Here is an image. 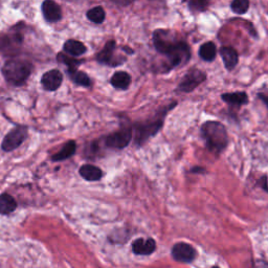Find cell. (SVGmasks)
<instances>
[{
  "label": "cell",
  "mask_w": 268,
  "mask_h": 268,
  "mask_svg": "<svg viewBox=\"0 0 268 268\" xmlns=\"http://www.w3.org/2000/svg\"><path fill=\"white\" fill-rule=\"evenodd\" d=\"M170 31L159 29L154 31L153 42L157 52L167 56L169 69L183 64L190 60V49L185 42L175 41L170 37Z\"/></svg>",
  "instance_id": "6da1fadb"
},
{
  "label": "cell",
  "mask_w": 268,
  "mask_h": 268,
  "mask_svg": "<svg viewBox=\"0 0 268 268\" xmlns=\"http://www.w3.org/2000/svg\"><path fill=\"white\" fill-rule=\"evenodd\" d=\"M201 133L203 138L206 139L207 148L211 152L220 153L227 146V132L221 123L214 121L204 123L201 127Z\"/></svg>",
  "instance_id": "7a4b0ae2"
},
{
  "label": "cell",
  "mask_w": 268,
  "mask_h": 268,
  "mask_svg": "<svg viewBox=\"0 0 268 268\" xmlns=\"http://www.w3.org/2000/svg\"><path fill=\"white\" fill-rule=\"evenodd\" d=\"M31 72V64L25 60H9L3 67L6 81L14 86L23 85Z\"/></svg>",
  "instance_id": "3957f363"
},
{
  "label": "cell",
  "mask_w": 268,
  "mask_h": 268,
  "mask_svg": "<svg viewBox=\"0 0 268 268\" xmlns=\"http://www.w3.org/2000/svg\"><path fill=\"white\" fill-rule=\"evenodd\" d=\"M207 74L203 71L193 68L191 70H188L186 74L183 76L182 80L180 81L177 90L181 92H191L195 88H197L202 82L206 81Z\"/></svg>",
  "instance_id": "277c9868"
},
{
  "label": "cell",
  "mask_w": 268,
  "mask_h": 268,
  "mask_svg": "<svg viewBox=\"0 0 268 268\" xmlns=\"http://www.w3.org/2000/svg\"><path fill=\"white\" fill-rule=\"evenodd\" d=\"M27 129L24 126H17L14 129H12L4 138L2 148L6 152H11L15 149H17L26 137Z\"/></svg>",
  "instance_id": "5b68a950"
},
{
  "label": "cell",
  "mask_w": 268,
  "mask_h": 268,
  "mask_svg": "<svg viewBox=\"0 0 268 268\" xmlns=\"http://www.w3.org/2000/svg\"><path fill=\"white\" fill-rule=\"evenodd\" d=\"M132 137V132L129 128H123L106 137V146L112 149H123L127 147Z\"/></svg>",
  "instance_id": "8992f818"
},
{
  "label": "cell",
  "mask_w": 268,
  "mask_h": 268,
  "mask_svg": "<svg viewBox=\"0 0 268 268\" xmlns=\"http://www.w3.org/2000/svg\"><path fill=\"white\" fill-rule=\"evenodd\" d=\"M172 256L173 259L181 263H190L193 262L197 256L196 249L187 243L180 242L176 243L172 247Z\"/></svg>",
  "instance_id": "52a82bcc"
},
{
  "label": "cell",
  "mask_w": 268,
  "mask_h": 268,
  "mask_svg": "<svg viewBox=\"0 0 268 268\" xmlns=\"http://www.w3.org/2000/svg\"><path fill=\"white\" fill-rule=\"evenodd\" d=\"M163 126V121H155L153 123L145 124V125H139L136 126V143L137 144H143L145 141L157 133Z\"/></svg>",
  "instance_id": "ba28073f"
},
{
  "label": "cell",
  "mask_w": 268,
  "mask_h": 268,
  "mask_svg": "<svg viewBox=\"0 0 268 268\" xmlns=\"http://www.w3.org/2000/svg\"><path fill=\"white\" fill-rule=\"evenodd\" d=\"M63 82V75L58 69H53L43 74L41 84L45 90L55 91L57 90Z\"/></svg>",
  "instance_id": "9c48e42d"
},
{
  "label": "cell",
  "mask_w": 268,
  "mask_h": 268,
  "mask_svg": "<svg viewBox=\"0 0 268 268\" xmlns=\"http://www.w3.org/2000/svg\"><path fill=\"white\" fill-rule=\"evenodd\" d=\"M156 249V242L151 239H143L139 238L133 241L132 243V250L135 255L139 256H148L153 254Z\"/></svg>",
  "instance_id": "30bf717a"
},
{
  "label": "cell",
  "mask_w": 268,
  "mask_h": 268,
  "mask_svg": "<svg viewBox=\"0 0 268 268\" xmlns=\"http://www.w3.org/2000/svg\"><path fill=\"white\" fill-rule=\"evenodd\" d=\"M116 42L109 41L106 43L104 49L98 54L97 59L102 64L116 66L119 65V63L114 59V51H116Z\"/></svg>",
  "instance_id": "8fae6325"
},
{
  "label": "cell",
  "mask_w": 268,
  "mask_h": 268,
  "mask_svg": "<svg viewBox=\"0 0 268 268\" xmlns=\"http://www.w3.org/2000/svg\"><path fill=\"white\" fill-rule=\"evenodd\" d=\"M42 13L44 18L50 22H57L62 18L61 8L53 0H45L42 5Z\"/></svg>",
  "instance_id": "7c38bea8"
},
{
  "label": "cell",
  "mask_w": 268,
  "mask_h": 268,
  "mask_svg": "<svg viewBox=\"0 0 268 268\" xmlns=\"http://www.w3.org/2000/svg\"><path fill=\"white\" fill-rule=\"evenodd\" d=\"M220 55H221V58L223 60L226 69L232 70L238 64L239 57L237 52H236L233 47L229 46L221 47V50H220Z\"/></svg>",
  "instance_id": "4fadbf2b"
},
{
  "label": "cell",
  "mask_w": 268,
  "mask_h": 268,
  "mask_svg": "<svg viewBox=\"0 0 268 268\" xmlns=\"http://www.w3.org/2000/svg\"><path fill=\"white\" fill-rule=\"evenodd\" d=\"M221 99L228 105L233 107H240L248 103V96L243 91H237L234 93H224Z\"/></svg>",
  "instance_id": "5bb4252c"
},
{
  "label": "cell",
  "mask_w": 268,
  "mask_h": 268,
  "mask_svg": "<svg viewBox=\"0 0 268 268\" xmlns=\"http://www.w3.org/2000/svg\"><path fill=\"white\" fill-rule=\"evenodd\" d=\"M80 175L88 181H97L103 177V172L100 168L92 165H84L80 168Z\"/></svg>",
  "instance_id": "9a60e30c"
},
{
  "label": "cell",
  "mask_w": 268,
  "mask_h": 268,
  "mask_svg": "<svg viewBox=\"0 0 268 268\" xmlns=\"http://www.w3.org/2000/svg\"><path fill=\"white\" fill-rule=\"evenodd\" d=\"M110 83L117 89L125 90L130 86L131 75L126 71H118L112 75Z\"/></svg>",
  "instance_id": "2e32d148"
},
{
  "label": "cell",
  "mask_w": 268,
  "mask_h": 268,
  "mask_svg": "<svg viewBox=\"0 0 268 268\" xmlns=\"http://www.w3.org/2000/svg\"><path fill=\"white\" fill-rule=\"evenodd\" d=\"M64 51L73 57H79L86 53V46L76 40H67L63 46Z\"/></svg>",
  "instance_id": "e0dca14e"
},
{
  "label": "cell",
  "mask_w": 268,
  "mask_h": 268,
  "mask_svg": "<svg viewBox=\"0 0 268 268\" xmlns=\"http://www.w3.org/2000/svg\"><path fill=\"white\" fill-rule=\"evenodd\" d=\"M75 149H76V145H75V141L73 140H69L68 143H66L61 149V151H59L57 154L53 155L52 160L54 162H61V161H65L69 157H71L74 153H75Z\"/></svg>",
  "instance_id": "ac0fdd59"
},
{
  "label": "cell",
  "mask_w": 268,
  "mask_h": 268,
  "mask_svg": "<svg viewBox=\"0 0 268 268\" xmlns=\"http://www.w3.org/2000/svg\"><path fill=\"white\" fill-rule=\"evenodd\" d=\"M17 208V202L9 194L0 195V214L9 215Z\"/></svg>",
  "instance_id": "d6986e66"
},
{
  "label": "cell",
  "mask_w": 268,
  "mask_h": 268,
  "mask_svg": "<svg viewBox=\"0 0 268 268\" xmlns=\"http://www.w3.org/2000/svg\"><path fill=\"white\" fill-rule=\"evenodd\" d=\"M217 49L216 45L213 42H207L200 46L199 49V56L202 60L211 62L216 58Z\"/></svg>",
  "instance_id": "ffe728a7"
},
{
  "label": "cell",
  "mask_w": 268,
  "mask_h": 268,
  "mask_svg": "<svg viewBox=\"0 0 268 268\" xmlns=\"http://www.w3.org/2000/svg\"><path fill=\"white\" fill-rule=\"evenodd\" d=\"M68 73H69L70 79L75 84L82 85V86H85V87H89L91 85V80H90L89 76L85 72L79 71L75 68V69L68 70Z\"/></svg>",
  "instance_id": "44dd1931"
},
{
  "label": "cell",
  "mask_w": 268,
  "mask_h": 268,
  "mask_svg": "<svg viewBox=\"0 0 268 268\" xmlns=\"http://www.w3.org/2000/svg\"><path fill=\"white\" fill-rule=\"evenodd\" d=\"M105 11L102 7H97L87 12V18L94 23H102L105 20Z\"/></svg>",
  "instance_id": "7402d4cb"
},
{
  "label": "cell",
  "mask_w": 268,
  "mask_h": 268,
  "mask_svg": "<svg viewBox=\"0 0 268 268\" xmlns=\"http://www.w3.org/2000/svg\"><path fill=\"white\" fill-rule=\"evenodd\" d=\"M231 8L234 13L243 15L249 9V0H233Z\"/></svg>",
  "instance_id": "603a6c76"
},
{
  "label": "cell",
  "mask_w": 268,
  "mask_h": 268,
  "mask_svg": "<svg viewBox=\"0 0 268 268\" xmlns=\"http://www.w3.org/2000/svg\"><path fill=\"white\" fill-rule=\"evenodd\" d=\"M58 61H60L62 63H64V64H66L67 67H68V70L75 69L76 66L81 63V61H78L75 59H72L70 57H67L64 54H59L58 55Z\"/></svg>",
  "instance_id": "cb8c5ba5"
},
{
  "label": "cell",
  "mask_w": 268,
  "mask_h": 268,
  "mask_svg": "<svg viewBox=\"0 0 268 268\" xmlns=\"http://www.w3.org/2000/svg\"><path fill=\"white\" fill-rule=\"evenodd\" d=\"M188 7L193 11H203L206 10L209 4V0H186Z\"/></svg>",
  "instance_id": "d4e9b609"
},
{
  "label": "cell",
  "mask_w": 268,
  "mask_h": 268,
  "mask_svg": "<svg viewBox=\"0 0 268 268\" xmlns=\"http://www.w3.org/2000/svg\"><path fill=\"white\" fill-rule=\"evenodd\" d=\"M111 2H113L114 4H117L119 6L126 7V6L131 5L133 2H135V0H111Z\"/></svg>",
  "instance_id": "484cf974"
},
{
  "label": "cell",
  "mask_w": 268,
  "mask_h": 268,
  "mask_svg": "<svg viewBox=\"0 0 268 268\" xmlns=\"http://www.w3.org/2000/svg\"><path fill=\"white\" fill-rule=\"evenodd\" d=\"M259 98L264 102V104L268 108V92H261V93H259Z\"/></svg>",
  "instance_id": "4316f807"
},
{
  "label": "cell",
  "mask_w": 268,
  "mask_h": 268,
  "mask_svg": "<svg viewBox=\"0 0 268 268\" xmlns=\"http://www.w3.org/2000/svg\"><path fill=\"white\" fill-rule=\"evenodd\" d=\"M191 172H196V173H199V172H204V169L203 168H201V167H195L194 169H192V171Z\"/></svg>",
  "instance_id": "83f0119b"
}]
</instances>
